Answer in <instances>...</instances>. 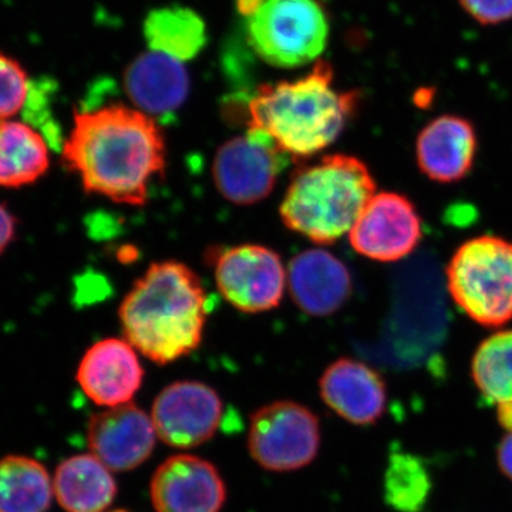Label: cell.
Here are the masks:
<instances>
[{"mask_svg":"<svg viewBox=\"0 0 512 512\" xmlns=\"http://www.w3.org/2000/svg\"><path fill=\"white\" fill-rule=\"evenodd\" d=\"M288 288L301 311L325 318L340 311L353 292L348 266L323 249H309L289 262Z\"/></svg>","mask_w":512,"mask_h":512,"instance_id":"cell-17","label":"cell"},{"mask_svg":"<svg viewBox=\"0 0 512 512\" xmlns=\"http://www.w3.org/2000/svg\"><path fill=\"white\" fill-rule=\"evenodd\" d=\"M29 77L18 60L0 52V121H8L25 106Z\"/></svg>","mask_w":512,"mask_h":512,"instance_id":"cell-25","label":"cell"},{"mask_svg":"<svg viewBox=\"0 0 512 512\" xmlns=\"http://www.w3.org/2000/svg\"><path fill=\"white\" fill-rule=\"evenodd\" d=\"M86 437L93 456L111 471L124 473L136 470L151 457L157 431L150 414L127 403L93 414Z\"/></svg>","mask_w":512,"mask_h":512,"instance_id":"cell-13","label":"cell"},{"mask_svg":"<svg viewBox=\"0 0 512 512\" xmlns=\"http://www.w3.org/2000/svg\"><path fill=\"white\" fill-rule=\"evenodd\" d=\"M464 12L480 25L495 26L512 20V0H458Z\"/></svg>","mask_w":512,"mask_h":512,"instance_id":"cell-26","label":"cell"},{"mask_svg":"<svg viewBox=\"0 0 512 512\" xmlns=\"http://www.w3.org/2000/svg\"><path fill=\"white\" fill-rule=\"evenodd\" d=\"M362 94L340 92L332 66L319 60L295 82L264 84L248 104V130L264 133L291 160L332 146L357 113Z\"/></svg>","mask_w":512,"mask_h":512,"instance_id":"cell-3","label":"cell"},{"mask_svg":"<svg viewBox=\"0 0 512 512\" xmlns=\"http://www.w3.org/2000/svg\"><path fill=\"white\" fill-rule=\"evenodd\" d=\"M128 99L147 116H167L180 109L190 93L183 62L160 52L143 53L124 74Z\"/></svg>","mask_w":512,"mask_h":512,"instance_id":"cell-18","label":"cell"},{"mask_svg":"<svg viewBox=\"0 0 512 512\" xmlns=\"http://www.w3.org/2000/svg\"><path fill=\"white\" fill-rule=\"evenodd\" d=\"M249 45L282 69L315 62L326 49L329 20L316 0H264L247 18Z\"/></svg>","mask_w":512,"mask_h":512,"instance_id":"cell-6","label":"cell"},{"mask_svg":"<svg viewBox=\"0 0 512 512\" xmlns=\"http://www.w3.org/2000/svg\"><path fill=\"white\" fill-rule=\"evenodd\" d=\"M497 466L500 473L512 483V433L505 434L498 444Z\"/></svg>","mask_w":512,"mask_h":512,"instance_id":"cell-28","label":"cell"},{"mask_svg":"<svg viewBox=\"0 0 512 512\" xmlns=\"http://www.w3.org/2000/svg\"><path fill=\"white\" fill-rule=\"evenodd\" d=\"M322 431L318 416L291 400H278L251 417L248 450L262 468L275 473L301 470L318 457Z\"/></svg>","mask_w":512,"mask_h":512,"instance_id":"cell-7","label":"cell"},{"mask_svg":"<svg viewBox=\"0 0 512 512\" xmlns=\"http://www.w3.org/2000/svg\"><path fill=\"white\" fill-rule=\"evenodd\" d=\"M289 160L264 133L248 130L222 144L212 164V177L225 200L254 205L274 191Z\"/></svg>","mask_w":512,"mask_h":512,"instance_id":"cell-9","label":"cell"},{"mask_svg":"<svg viewBox=\"0 0 512 512\" xmlns=\"http://www.w3.org/2000/svg\"><path fill=\"white\" fill-rule=\"evenodd\" d=\"M165 158L156 120L121 104L77 113L63 147V163L79 175L84 190L117 204H146L151 183L164 174Z\"/></svg>","mask_w":512,"mask_h":512,"instance_id":"cell-1","label":"cell"},{"mask_svg":"<svg viewBox=\"0 0 512 512\" xmlns=\"http://www.w3.org/2000/svg\"><path fill=\"white\" fill-rule=\"evenodd\" d=\"M124 339L157 365L200 348L208 318V295L200 276L181 262H157L120 305Z\"/></svg>","mask_w":512,"mask_h":512,"instance_id":"cell-2","label":"cell"},{"mask_svg":"<svg viewBox=\"0 0 512 512\" xmlns=\"http://www.w3.org/2000/svg\"><path fill=\"white\" fill-rule=\"evenodd\" d=\"M471 379L488 403L512 402V329L480 343L471 360Z\"/></svg>","mask_w":512,"mask_h":512,"instance_id":"cell-24","label":"cell"},{"mask_svg":"<svg viewBox=\"0 0 512 512\" xmlns=\"http://www.w3.org/2000/svg\"><path fill=\"white\" fill-rule=\"evenodd\" d=\"M49 167V147L42 134L22 121L0 123V187L36 183Z\"/></svg>","mask_w":512,"mask_h":512,"instance_id":"cell-20","label":"cell"},{"mask_svg":"<svg viewBox=\"0 0 512 512\" xmlns=\"http://www.w3.org/2000/svg\"><path fill=\"white\" fill-rule=\"evenodd\" d=\"M150 495L157 512H221L227 487L210 461L178 454L154 471Z\"/></svg>","mask_w":512,"mask_h":512,"instance_id":"cell-12","label":"cell"},{"mask_svg":"<svg viewBox=\"0 0 512 512\" xmlns=\"http://www.w3.org/2000/svg\"><path fill=\"white\" fill-rule=\"evenodd\" d=\"M376 190L362 160L330 154L296 170L279 212L286 227L313 244H335L349 235Z\"/></svg>","mask_w":512,"mask_h":512,"instance_id":"cell-4","label":"cell"},{"mask_svg":"<svg viewBox=\"0 0 512 512\" xmlns=\"http://www.w3.org/2000/svg\"><path fill=\"white\" fill-rule=\"evenodd\" d=\"M18 221L5 204L0 202V255L6 251L16 235Z\"/></svg>","mask_w":512,"mask_h":512,"instance_id":"cell-27","label":"cell"},{"mask_svg":"<svg viewBox=\"0 0 512 512\" xmlns=\"http://www.w3.org/2000/svg\"><path fill=\"white\" fill-rule=\"evenodd\" d=\"M323 403L357 427L376 426L387 410L386 382L377 370L352 357L330 363L319 380Z\"/></svg>","mask_w":512,"mask_h":512,"instance_id":"cell-14","label":"cell"},{"mask_svg":"<svg viewBox=\"0 0 512 512\" xmlns=\"http://www.w3.org/2000/svg\"><path fill=\"white\" fill-rule=\"evenodd\" d=\"M433 493V477L423 458L402 448L390 453L383 477V495L394 512H423Z\"/></svg>","mask_w":512,"mask_h":512,"instance_id":"cell-23","label":"cell"},{"mask_svg":"<svg viewBox=\"0 0 512 512\" xmlns=\"http://www.w3.org/2000/svg\"><path fill=\"white\" fill-rule=\"evenodd\" d=\"M262 3H264V0H238V10L245 18H249V16L254 15Z\"/></svg>","mask_w":512,"mask_h":512,"instance_id":"cell-30","label":"cell"},{"mask_svg":"<svg viewBox=\"0 0 512 512\" xmlns=\"http://www.w3.org/2000/svg\"><path fill=\"white\" fill-rule=\"evenodd\" d=\"M107 512H130V511H127V510H113V511H107Z\"/></svg>","mask_w":512,"mask_h":512,"instance_id":"cell-31","label":"cell"},{"mask_svg":"<svg viewBox=\"0 0 512 512\" xmlns=\"http://www.w3.org/2000/svg\"><path fill=\"white\" fill-rule=\"evenodd\" d=\"M157 437L167 446L194 448L217 433L224 404L208 384L184 380L161 390L151 407Z\"/></svg>","mask_w":512,"mask_h":512,"instance_id":"cell-11","label":"cell"},{"mask_svg":"<svg viewBox=\"0 0 512 512\" xmlns=\"http://www.w3.org/2000/svg\"><path fill=\"white\" fill-rule=\"evenodd\" d=\"M495 416H497L498 424H500L501 429L505 431L507 434L512 433V402H504L497 404V412H495Z\"/></svg>","mask_w":512,"mask_h":512,"instance_id":"cell-29","label":"cell"},{"mask_svg":"<svg viewBox=\"0 0 512 512\" xmlns=\"http://www.w3.org/2000/svg\"><path fill=\"white\" fill-rule=\"evenodd\" d=\"M477 150L474 124L466 117L443 114L427 123L417 136L416 161L429 180L454 184L471 173Z\"/></svg>","mask_w":512,"mask_h":512,"instance_id":"cell-16","label":"cell"},{"mask_svg":"<svg viewBox=\"0 0 512 512\" xmlns=\"http://www.w3.org/2000/svg\"><path fill=\"white\" fill-rule=\"evenodd\" d=\"M111 473L92 453L66 458L53 477L57 503L66 512H107L117 495Z\"/></svg>","mask_w":512,"mask_h":512,"instance_id":"cell-19","label":"cell"},{"mask_svg":"<svg viewBox=\"0 0 512 512\" xmlns=\"http://www.w3.org/2000/svg\"><path fill=\"white\" fill-rule=\"evenodd\" d=\"M53 497L45 464L22 454L0 458V512H46Z\"/></svg>","mask_w":512,"mask_h":512,"instance_id":"cell-21","label":"cell"},{"mask_svg":"<svg viewBox=\"0 0 512 512\" xmlns=\"http://www.w3.org/2000/svg\"><path fill=\"white\" fill-rule=\"evenodd\" d=\"M218 291L234 308L261 313L278 308L288 286L281 256L264 245L245 244L212 252Z\"/></svg>","mask_w":512,"mask_h":512,"instance_id":"cell-8","label":"cell"},{"mask_svg":"<svg viewBox=\"0 0 512 512\" xmlns=\"http://www.w3.org/2000/svg\"><path fill=\"white\" fill-rule=\"evenodd\" d=\"M350 247L370 261L397 262L423 239L416 205L399 192H376L349 232Z\"/></svg>","mask_w":512,"mask_h":512,"instance_id":"cell-10","label":"cell"},{"mask_svg":"<svg viewBox=\"0 0 512 512\" xmlns=\"http://www.w3.org/2000/svg\"><path fill=\"white\" fill-rule=\"evenodd\" d=\"M447 288L478 325H507L512 320V242L494 235L468 239L448 262Z\"/></svg>","mask_w":512,"mask_h":512,"instance_id":"cell-5","label":"cell"},{"mask_svg":"<svg viewBox=\"0 0 512 512\" xmlns=\"http://www.w3.org/2000/svg\"><path fill=\"white\" fill-rule=\"evenodd\" d=\"M76 380L93 403L109 409L131 403L143 384L144 369L128 340L109 338L84 353Z\"/></svg>","mask_w":512,"mask_h":512,"instance_id":"cell-15","label":"cell"},{"mask_svg":"<svg viewBox=\"0 0 512 512\" xmlns=\"http://www.w3.org/2000/svg\"><path fill=\"white\" fill-rule=\"evenodd\" d=\"M143 32L151 50L180 62L194 59L207 45L204 19L184 6L151 10L144 20Z\"/></svg>","mask_w":512,"mask_h":512,"instance_id":"cell-22","label":"cell"}]
</instances>
